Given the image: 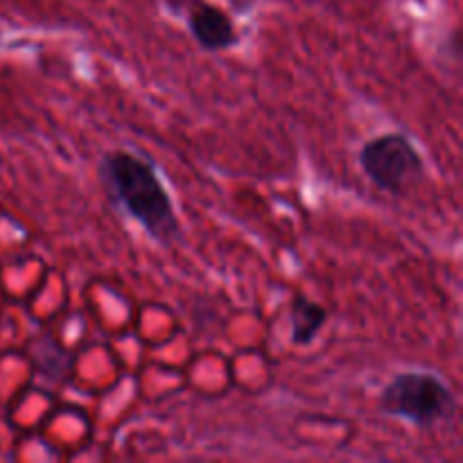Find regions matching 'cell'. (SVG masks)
I'll list each match as a JSON object with an SVG mask.
<instances>
[{"label":"cell","instance_id":"3","mask_svg":"<svg viewBox=\"0 0 463 463\" xmlns=\"http://www.w3.org/2000/svg\"><path fill=\"white\" fill-rule=\"evenodd\" d=\"M362 172L383 193L402 197L425 179L423 154L402 131H384L360 149Z\"/></svg>","mask_w":463,"mask_h":463},{"label":"cell","instance_id":"4","mask_svg":"<svg viewBox=\"0 0 463 463\" xmlns=\"http://www.w3.org/2000/svg\"><path fill=\"white\" fill-rule=\"evenodd\" d=\"M184 16L193 39L208 52H224V50L238 45L240 36L233 18L217 5L194 0Z\"/></svg>","mask_w":463,"mask_h":463},{"label":"cell","instance_id":"6","mask_svg":"<svg viewBox=\"0 0 463 463\" xmlns=\"http://www.w3.org/2000/svg\"><path fill=\"white\" fill-rule=\"evenodd\" d=\"M163 3H165V7L170 9V14L184 16V14L188 12V7L194 3V0H163Z\"/></svg>","mask_w":463,"mask_h":463},{"label":"cell","instance_id":"1","mask_svg":"<svg viewBox=\"0 0 463 463\" xmlns=\"http://www.w3.org/2000/svg\"><path fill=\"white\" fill-rule=\"evenodd\" d=\"M99 184L109 202L140 224L163 247L181 240V222L165 184L152 161L127 149H111L99 158Z\"/></svg>","mask_w":463,"mask_h":463},{"label":"cell","instance_id":"5","mask_svg":"<svg viewBox=\"0 0 463 463\" xmlns=\"http://www.w3.org/2000/svg\"><path fill=\"white\" fill-rule=\"evenodd\" d=\"M328 321V310L307 297H297L289 312V342L294 346H310Z\"/></svg>","mask_w":463,"mask_h":463},{"label":"cell","instance_id":"2","mask_svg":"<svg viewBox=\"0 0 463 463\" xmlns=\"http://www.w3.org/2000/svg\"><path fill=\"white\" fill-rule=\"evenodd\" d=\"M378 407L389 419L430 430L455 419L459 402L439 375L428 371H405L384 384L378 396Z\"/></svg>","mask_w":463,"mask_h":463}]
</instances>
